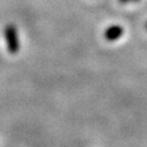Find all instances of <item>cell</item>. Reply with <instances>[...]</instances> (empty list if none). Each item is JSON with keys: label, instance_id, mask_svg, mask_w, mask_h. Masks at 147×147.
<instances>
[{"label": "cell", "instance_id": "5", "mask_svg": "<svg viewBox=\"0 0 147 147\" xmlns=\"http://www.w3.org/2000/svg\"><path fill=\"white\" fill-rule=\"evenodd\" d=\"M146 29H147V24H146Z\"/></svg>", "mask_w": 147, "mask_h": 147}, {"label": "cell", "instance_id": "1", "mask_svg": "<svg viewBox=\"0 0 147 147\" xmlns=\"http://www.w3.org/2000/svg\"><path fill=\"white\" fill-rule=\"evenodd\" d=\"M4 37L7 46V50L11 54L18 53V49H20V42H18V31H16V27L12 25L6 26L4 29Z\"/></svg>", "mask_w": 147, "mask_h": 147}, {"label": "cell", "instance_id": "3", "mask_svg": "<svg viewBox=\"0 0 147 147\" xmlns=\"http://www.w3.org/2000/svg\"><path fill=\"white\" fill-rule=\"evenodd\" d=\"M128 1H130V0H119V2H122V3H126V2H128Z\"/></svg>", "mask_w": 147, "mask_h": 147}, {"label": "cell", "instance_id": "4", "mask_svg": "<svg viewBox=\"0 0 147 147\" xmlns=\"http://www.w3.org/2000/svg\"><path fill=\"white\" fill-rule=\"evenodd\" d=\"M132 1H134V2H138L139 0H132Z\"/></svg>", "mask_w": 147, "mask_h": 147}, {"label": "cell", "instance_id": "2", "mask_svg": "<svg viewBox=\"0 0 147 147\" xmlns=\"http://www.w3.org/2000/svg\"><path fill=\"white\" fill-rule=\"evenodd\" d=\"M124 34V29L121 26H111L108 29H106L104 32V38L107 41H115L119 38L122 37V35Z\"/></svg>", "mask_w": 147, "mask_h": 147}]
</instances>
